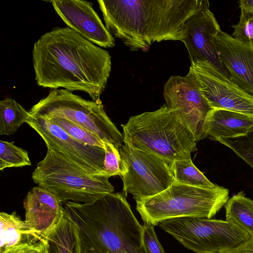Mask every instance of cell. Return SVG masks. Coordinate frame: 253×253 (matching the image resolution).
Segmentation results:
<instances>
[{
	"mask_svg": "<svg viewBox=\"0 0 253 253\" xmlns=\"http://www.w3.org/2000/svg\"><path fill=\"white\" fill-rule=\"evenodd\" d=\"M33 62L37 84L87 93L100 100L111 70L109 53L69 27L54 28L34 43Z\"/></svg>",
	"mask_w": 253,
	"mask_h": 253,
	"instance_id": "obj_1",
	"label": "cell"
},
{
	"mask_svg": "<svg viewBox=\"0 0 253 253\" xmlns=\"http://www.w3.org/2000/svg\"><path fill=\"white\" fill-rule=\"evenodd\" d=\"M204 0H99L105 27L131 51L182 41L185 23Z\"/></svg>",
	"mask_w": 253,
	"mask_h": 253,
	"instance_id": "obj_2",
	"label": "cell"
},
{
	"mask_svg": "<svg viewBox=\"0 0 253 253\" xmlns=\"http://www.w3.org/2000/svg\"><path fill=\"white\" fill-rule=\"evenodd\" d=\"M122 193H111L88 203L63 202L75 223L82 253H146L143 227Z\"/></svg>",
	"mask_w": 253,
	"mask_h": 253,
	"instance_id": "obj_3",
	"label": "cell"
},
{
	"mask_svg": "<svg viewBox=\"0 0 253 253\" xmlns=\"http://www.w3.org/2000/svg\"><path fill=\"white\" fill-rule=\"evenodd\" d=\"M122 127L124 143L170 163L191 159V153L197 150V141L178 111L166 104L156 111L130 117Z\"/></svg>",
	"mask_w": 253,
	"mask_h": 253,
	"instance_id": "obj_4",
	"label": "cell"
},
{
	"mask_svg": "<svg viewBox=\"0 0 253 253\" xmlns=\"http://www.w3.org/2000/svg\"><path fill=\"white\" fill-rule=\"evenodd\" d=\"M229 199L228 189L217 185L203 188L175 181L161 193L136 200V208L144 223L155 226L174 218H211Z\"/></svg>",
	"mask_w": 253,
	"mask_h": 253,
	"instance_id": "obj_5",
	"label": "cell"
},
{
	"mask_svg": "<svg viewBox=\"0 0 253 253\" xmlns=\"http://www.w3.org/2000/svg\"><path fill=\"white\" fill-rule=\"evenodd\" d=\"M32 178L63 202L91 203L114 191L106 176L88 174L50 149Z\"/></svg>",
	"mask_w": 253,
	"mask_h": 253,
	"instance_id": "obj_6",
	"label": "cell"
},
{
	"mask_svg": "<svg viewBox=\"0 0 253 253\" xmlns=\"http://www.w3.org/2000/svg\"><path fill=\"white\" fill-rule=\"evenodd\" d=\"M34 117L64 118L113 144L119 151L123 134L106 114L101 100H87L65 89H54L29 110Z\"/></svg>",
	"mask_w": 253,
	"mask_h": 253,
	"instance_id": "obj_7",
	"label": "cell"
},
{
	"mask_svg": "<svg viewBox=\"0 0 253 253\" xmlns=\"http://www.w3.org/2000/svg\"><path fill=\"white\" fill-rule=\"evenodd\" d=\"M159 226L185 248L196 253H222L251 237L226 220L205 217L171 218L160 222Z\"/></svg>",
	"mask_w": 253,
	"mask_h": 253,
	"instance_id": "obj_8",
	"label": "cell"
},
{
	"mask_svg": "<svg viewBox=\"0 0 253 253\" xmlns=\"http://www.w3.org/2000/svg\"><path fill=\"white\" fill-rule=\"evenodd\" d=\"M119 152L126 169L122 176L125 196L131 194L135 201L149 198L176 181L169 162L125 143Z\"/></svg>",
	"mask_w": 253,
	"mask_h": 253,
	"instance_id": "obj_9",
	"label": "cell"
},
{
	"mask_svg": "<svg viewBox=\"0 0 253 253\" xmlns=\"http://www.w3.org/2000/svg\"><path fill=\"white\" fill-rule=\"evenodd\" d=\"M26 123L41 136L47 149L88 174L105 175L103 148L78 141L53 122L44 117L30 115Z\"/></svg>",
	"mask_w": 253,
	"mask_h": 253,
	"instance_id": "obj_10",
	"label": "cell"
},
{
	"mask_svg": "<svg viewBox=\"0 0 253 253\" xmlns=\"http://www.w3.org/2000/svg\"><path fill=\"white\" fill-rule=\"evenodd\" d=\"M199 84L211 109L227 110L253 117V95L221 74L208 61L191 63L187 74Z\"/></svg>",
	"mask_w": 253,
	"mask_h": 253,
	"instance_id": "obj_11",
	"label": "cell"
},
{
	"mask_svg": "<svg viewBox=\"0 0 253 253\" xmlns=\"http://www.w3.org/2000/svg\"><path fill=\"white\" fill-rule=\"evenodd\" d=\"M163 94L167 105L178 111L182 122L197 141L207 136L204 126L211 108L192 77L188 74L184 77L171 76L164 85Z\"/></svg>",
	"mask_w": 253,
	"mask_h": 253,
	"instance_id": "obj_12",
	"label": "cell"
},
{
	"mask_svg": "<svg viewBox=\"0 0 253 253\" xmlns=\"http://www.w3.org/2000/svg\"><path fill=\"white\" fill-rule=\"evenodd\" d=\"M185 28V36L182 42L187 48L191 63L208 61L230 79L216 51L214 40L221 29L210 9L208 0H204L201 6L187 20Z\"/></svg>",
	"mask_w": 253,
	"mask_h": 253,
	"instance_id": "obj_13",
	"label": "cell"
},
{
	"mask_svg": "<svg viewBox=\"0 0 253 253\" xmlns=\"http://www.w3.org/2000/svg\"><path fill=\"white\" fill-rule=\"evenodd\" d=\"M56 13L68 27L93 43L113 47L115 40L92 7L85 0H52Z\"/></svg>",
	"mask_w": 253,
	"mask_h": 253,
	"instance_id": "obj_14",
	"label": "cell"
},
{
	"mask_svg": "<svg viewBox=\"0 0 253 253\" xmlns=\"http://www.w3.org/2000/svg\"><path fill=\"white\" fill-rule=\"evenodd\" d=\"M214 41L219 59L230 80L253 95V45L243 43L221 30Z\"/></svg>",
	"mask_w": 253,
	"mask_h": 253,
	"instance_id": "obj_15",
	"label": "cell"
},
{
	"mask_svg": "<svg viewBox=\"0 0 253 253\" xmlns=\"http://www.w3.org/2000/svg\"><path fill=\"white\" fill-rule=\"evenodd\" d=\"M23 206L28 228L44 243L64 211L63 202L53 193L38 186L28 192Z\"/></svg>",
	"mask_w": 253,
	"mask_h": 253,
	"instance_id": "obj_16",
	"label": "cell"
},
{
	"mask_svg": "<svg viewBox=\"0 0 253 253\" xmlns=\"http://www.w3.org/2000/svg\"><path fill=\"white\" fill-rule=\"evenodd\" d=\"M253 128V117L222 109H211L208 113L204 131L215 140L246 135Z\"/></svg>",
	"mask_w": 253,
	"mask_h": 253,
	"instance_id": "obj_17",
	"label": "cell"
},
{
	"mask_svg": "<svg viewBox=\"0 0 253 253\" xmlns=\"http://www.w3.org/2000/svg\"><path fill=\"white\" fill-rule=\"evenodd\" d=\"M0 253H6L20 245L41 242L15 211L0 213Z\"/></svg>",
	"mask_w": 253,
	"mask_h": 253,
	"instance_id": "obj_18",
	"label": "cell"
},
{
	"mask_svg": "<svg viewBox=\"0 0 253 253\" xmlns=\"http://www.w3.org/2000/svg\"><path fill=\"white\" fill-rule=\"evenodd\" d=\"M44 243L47 253H82L77 228L64 211Z\"/></svg>",
	"mask_w": 253,
	"mask_h": 253,
	"instance_id": "obj_19",
	"label": "cell"
},
{
	"mask_svg": "<svg viewBox=\"0 0 253 253\" xmlns=\"http://www.w3.org/2000/svg\"><path fill=\"white\" fill-rule=\"evenodd\" d=\"M224 206L226 220L253 236V200L240 191L229 198Z\"/></svg>",
	"mask_w": 253,
	"mask_h": 253,
	"instance_id": "obj_20",
	"label": "cell"
},
{
	"mask_svg": "<svg viewBox=\"0 0 253 253\" xmlns=\"http://www.w3.org/2000/svg\"><path fill=\"white\" fill-rule=\"evenodd\" d=\"M30 115L19 103L11 98L0 101V135H11L24 123Z\"/></svg>",
	"mask_w": 253,
	"mask_h": 253,
	"instance_id": "obj_21",
	"label": "cell"
},
{
	"mask_svg": "<svg viewBox=\"0 0 253 253\" xmlns=\"http://www.w3.org/2000/svg\"><path fill=\"white\" fill-rule=\"evenodd\" d=\"M171 168L177 182L203 188H212L215 185L197 168L191 158L175 161L171 163Z\"/></svg>",
	"mask_w": 253,
	"mask_h": 253,
	"instance_id": "obj_22",
	"label": "cell"
},
{
	"mask_svg": "<svg viewBox=\"0 0 253 253\" xmlns=\"http://www.w3.org/2000/svg\"><path fill=\"white\" fill-rule=\"evenodd\" d=\"M28 152L14 145V142L0 141V170L31 166Z\"/></svg>",
	"mask_w": 253,
	"mask_h": 253,
	"instance_id": "obj_23",
	"label": "cell"
},
{
	"mask_svg": "<svg viewBox=\"0 0 253 253\" xmlns=\"http://www.w3.org/2000/svg\"><path fill=\"white\" fill-rule=\"evenodd\" d=\"M47 119L57 124L69 135L78 141L87 145L104 148V144L100 138L76 124L60 117Z\"/></svg>",
	"mask_w": 253,
	"mask_h": 253,
	"instance_id": "obj_24",
	"label": "cell"
},
{
	"mask_svg": "<svg viewBox=\"0 0 253 253\" xmlns=\"http://www.w3.org/2000/svg\"><path fill=\"white\" fill-rule=\"evenodd\" d=\"M216 141L233 150L253 169V128L246 135Z\"/></svg>",
	"mask_w": 253,
	"mask_h": 253,
	"instance_id": "obj_25",
	"label": "cell"
},
{
	"mask_svg": "<svg viewBox=\"0 0 253 253\" xmlns=\"http://www.w3.org/2000/svg\"><path fill=\"white\" fill-rule=\"evenodd\" d=\"M105 150L104 172L105 176L110 177L122 176L126 172L120 152L113 144L102 141Z\"/></svg>",
	"mask_w": 253,
	"mask_h": 253,
	"instance_id": "obj_26",
	"label": "cell"
},
{
	"mask_svg": "<svg viewBox=\"0 0 253 253\" xmlns=\"http://www.w3.org/2000/svg\"><path fill=\"white\" fill-rule=\"evenodd\" d=\"M240 9L239 21L232 26V36L243 43L253 45V12Z\"/></svg>",
	"mask_w": 253,
	"mask_h": 253,
	"instance_id": "obj_27",
	"label": "cell"
},
{
	"mask_svg": "<svg viewBox=\"0 0 253 253\" xmlns=\"http://www.w3.org/2000/svg\"><path fill=\"white\" fill-rule=\"evenodd\" d=\"M154 226L144 223L143 245L146 253H165L154 230Z\"/></svg>",
	"mask_w": 253,
	"mask_h": 253,
	"instance_id": "obj_28",
	"label": "cell"
},
{
	"mask_svg": "<svg viewBox=\"0 0 253 253\" xmlns=\"http://www.w3.org/2000/svg\"><path fill=\"white\" fill-rule=\"evenodd\" d=\"M6 253H47V251L45 244L39 242L34 244L20 245Z\"/></svg>",
	"mask_w": 253,
	"mask_h": 253,
	"instance_id": "obj_29",
	"label": "cell"
},
{
	"mask_svg": "<svg viewBox=\"0 0 253 253\" xmlns=\"http://www.w3.org/2000/svg\"><path fill=\"white\" fill-rule=\"evenodd\" d=\"M222 253H253V236L234 249Z\"/></svg>",
	"mask_w": 253,
	"mask_h": 253,
	"instance_id": "obj_30",
	"label": "cell"
},
{
	"mask_svg": "<svg viewBox=\"0 0 253 253\" xmlns=\"http://www.w3.org/2000/svg\"><path fill=\"white\" fill-rule=\"evenodd\" d=\"M238 2L240 8L253 12V0H241Z\"/></svg>",
	"mask_w": 253,
	"mask_h": 253,
	"instance_id": "obj_31",
	"label": "cell"
}]
</instances>
